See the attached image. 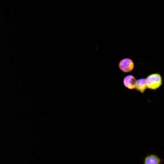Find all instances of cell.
<instances>
[{
    "label": "cell",
    "instance_id": "1",
    "mask_svg": "<svg viewBox=\"0 0 164 164\" xmlns=\"http://www.w3.org/2000/svg\"><path fill=\"white\" fill-rule=\"evenodd\" d=\"M148 88L155 90L159 88L162 84V79L159 73H154L148 76L146 79Z\"/></svg>",
    "mask_w": 164,
    "mask_h": 164
},
{
    "label": "cell",
    "instance_id": "2",
    "mask_svg": "<svg viewBox=\"0 0 164 164\" xmlns=\"http://www.w3.org/2000/svg\"><path fill=\"white\" fill-rule=\"evenodd\" d=\"M118 66L122 72L125 73H128L133 70L134 67V63L132 59L126 58L122 59L120 61Z\"/></svg>",
    "mask_w": 164,
    "mask_h": 164
},
{
    "label": "cell",
    "instance_id": "3",
    "mask_svg": "<svg viewBox=\"0 0 164 164\" xmlns=\"http://www.w3.org/2000/svg\"><path fill=\"white\" fill-rule=\"evenodd\" d=\"M137 80L134 76L132 75L125 77L123 80V84L126 88L129 90L135 88Z\"/></svg>",
    "mask_w": 164,
    "mask_h": 164
},
{
    "label": "cell",
    "instance_id": "4",
    "mask_svg": "<svg viewBox=\"0 0 164 164\" xmlns=\"http://www.w3.org/2000/svg\"><path fill=\"white\" fill-rule=\"evenodd\" d=\"M161 162V160L158 156L151 154L145 158L143 164H160Z\"/></svg>",
    "mask_w": 164,
    "mask_h": 164
},
{
    "label": "cell",
    "instance_id": "5",
    "mask_svg": "<svg viewBox=\"0 0 164 164\" xmlns=\"http://www.w3.org/2000/svg\"><path fill=\"white\" fill-rule=\"evenodd\" d=\"M147 87L145 79L141 78L137 80L135 89L138 91L143 93Z\"/></svg>",
    "mask_w": 164,
    "mask_h": 164
}]
</instances>
